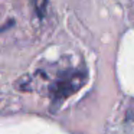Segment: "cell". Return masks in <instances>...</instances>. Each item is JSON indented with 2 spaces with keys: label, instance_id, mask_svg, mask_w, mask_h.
<instances>
[{
  "label": "cell",
  "instance_id": "obj_1",
  "mask_svg": "<svg viewBox=\"0 0 134 134\" xmlns=\"http://www.w3.org/2000/svg\"><path fill=\"white\" fill-rule=\"evenodd\" d=\"M87 72L81 69H68L61 72L58 78L49 85V95L53 104H61L62 101L75 94L87 82Z\"/></svg>",
  "mask_w": 134,
  "mask_h": 134
},
{
  "label": "cell",
  "instance_id": "obj_2",
  "mask_svg": "<svg viewBox=\"0 0 134 134\" xmlns=\"http://www.w3.org/2000/svg\"><path fill=\"white\" fill-rule=\"evenodd\" d=\"M32 2H33V9H35L36 16L42 20L48 12V0H32Z\"/></svg>",
  "mask_w": 134,
  "mask_h": 134
}]
</instances>
